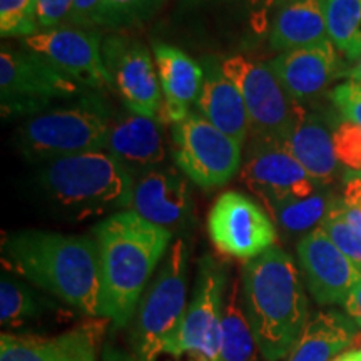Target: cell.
I'll use <instances>...</instances> for the list:
<instances>
[{"label": "cell", "mask_w": 361, "mask_h": 361, "mask_svg": "<svg viewBox=\"0 0 361 361\" xmlns=\"http://www.w3.org/2000/svg\"><path fill=\"white\" fill-rule=\"evenodd\" d=\"M101 264V318L124 326L133 318L173 233L134 211H119L94 228Z\"/></svg>", "instance_id": "obj_1"}, {"label": "cell", "mask_w": 361, "mask_h": 361, "mask_svg": "<svg viewBox=\"0 0 361 361\" xmlns=\"http://www.w3.org/2000/svg\"><path fill=\"white\" fill-rule=\"evenodd\" d=\"M4 256L11 269L40 290L80 313L101 316V264L96 239L27 229L6 239Z\"/></svg>", "instance_id": "obj_2"}, {"label": "cell", "mask_w": 361, "mask_h": 361, "mask_svg": "<svg viewBox=\"0 0 361 361\" xmlns=\"http://www.w3.org/2000/svg\"><path fill=\"white\" fill-rule=\"evenodd\" d=\"M241 298L264 361H279L310 322V305L295 261L279 246L246 261Z\"/></svg>", "instance_id": "obj_3"}, {"label": "cell", "mask_w": 361, "mask_h": 361, "mask_svg": "<svg viewBox=\"0 0 361 361\" xmlns=\"http://www.w3.org/2000/svg\"><path fill=\"white\" fill-rule=\"evenodd\" d=\"M37 184L54 207L80 221L112 209H130L135 183L111 152L94 151L45 162Z\"/></svg>", "instance_id": "obj_4"}, {"label": "cell", "mask_w": 361, "mask_h": 361, "mask_svg": "<svg viewBox=\"0 0 361 361\" xmlns=\"http://www.w3.org/2000/svg\"><path fill=\"white\" fill-rule=\"evenodd\" d=\"M111 121L102 104L80 101L71 107L45 111L19 129V149L30 162H51L84 152L104 151Z\"/></svg>", "instance_id": "obj_5"}, {"label": "cell", "mask_w": 361, "mask_h": 361, "mask_svg": "<svg viewBox=\"0 0 361 361\" xmlns=\"http://www.w3.org/2000/svg\"><path fill=\"white\" fill-rule=\"evenodd\" d=\"M189 251L184 239L171 245L139 303L133 329V350L141 361H156L164 343L179 328L188 310Z\"/></svg>", "instance_id": "obj_6"}, {"label": "cell", "mask_w": 361, "mask_h": 361, "mask_svg": "<svg viewBox=\"0 0 361 361\" xmlns=\"http://www.w3.org/2000/svg\"><path fill=\"white\" fill-rule=\"evenodd\" d=\"M221 69L245 99L251 134L256 141L284 142L306 112L279 82L269 64L231 56L221 61Z\"/></svg>", "instance_id": "obj_7"}, {"label": "cell", "mask_w": 361, "mask_h": 361, "mask_svg": "<svg viewBox=\"0 0 361 361\" xmlns=\"http://www.w3.org/2000/svg\"><path fill=\"white\" fill-rule=\"evenodd\" d=\"M241 147L197 111L171 126V154L176 166L202 189L219 188L234 178L241 169Z\"/></svg>", "instance_id": "obj_8"}, {"label": "cell", "mask_w": 361, "mask_h": 361, "mask_svg": "<svg viewBox=\"0 0 361 361\" xmlns=\"http://www.w3.org/2000/svg\"><path fill=\"white\" fill-rule=\"evenodd\" d=\"M80 85L66 78L44 57L30 51L0 52V107L2 116H37L56 99L78 96Z\"/></svg>", "instance_id": "obj_9"}, {"label": "cell", "mask_w": 361, "mask_h": 361, "mask_svg": "<svg viewBox=\"0 0 361 361\" xmlns=\"http://www.w3.org/2000/svg\"><path fill=\"white\" fill-rule=\"evenodd\" d=\"M226 274L223 266L204 256L197 266L196 286L183 322L164 343L162 353L176 358L184 355L200 356L204 361H221L219 333L223 316Z\"/></svg>", "instance_id": "obj_10"}, {"label": "cell", "mask_w": 361, "mask_h": 361, "mask_svg": "<svg viewBox=\"0 0 361 361\" xmlns=\"http://www.w3.org/2000/svg\"><path fill=\"white\" fill-rule=\"evenodd\" d=\"M207 233L216 250L229 258L251 261L276 246L273 219L246 194L226 191L207 216Z\"/></svg>", "instance_id": "obj_11"}, {"label": "cell", "mask_w": 361, "mask_h": 361, "mask_svg": "<svg viewBox=\"0 0 361 361\" xmlns=\"http://www.w3.org/2000/svg\"><path fill=\"white\" fill-rule=\"evenodd\" d=\"M102 59L111 84L133 114L157 117L162 106L159 74L146 45L111 35L102 42Z\"/></svg>", "instance_id": "obj_12"}, {"label": "cell", "mask_w": 361, "mask_h": 361, "mask_svg": "<svg viewBox=\"0 0 361 361\" xmlns=\"http://www.w3.org/2000/svg\"><path fill=\"white\" fill-rule=\"evenodd\" d=\"M27 51L44 57L59 72L92 89H102L111 84L102 59V40L97 30H87L69 24L40 30L32 37L24 39Z\"/></svg>", "instance_id": "obj_13"}, {"label": "cell", "mask_w": 361, "mask_h": 361, "mask_svg": "<svg viewBox=\"0 0 361 361\" xmlns=\"http://www.w3.org/2000/svg\"><path fill=\"white\" fill-rule=\"evenodd\" d=\"M241 183L258 196L268 209L303 200L316 192L318 184L281 142L256 141L241 168Z\"/></svg>", "instance_id": "obj_14"}, {"label": "cell", "mask_w": 361, "mask_h": 361, "mask_svg": "<svg viewBox=\"0 0 361 361\" xmlns=\"http://www.w3.org/2000/svg\"><path fill=\"white\" fill-rule=\"evenodd\" d=\"M306 286L316 303L345 305L361 281V268L329 239L322 226L313 228L296 246Z\"/></svg>", "instance_id": "obj_15"}, {"label": "cell", "mask_w": 361, "mask_h": 361, "mask_svg": "<svg viewBox=\"0 0 361 361\" xmlns=\"http://www.w3.org/2000/svg\"><path fill=\"white\" fill-rule=\"evenodd\" d=\"M268 64L296 102L318 97L340 74V61L331 40L313 47L281 52Z\"/></svg>", "instance_id": "obj_16"}, {"label": "cell", "mask_w": 361, "mask_h": 361, "mask_svg": "<svg viewBox=\"0 0 361 361\" xmlns=\"http://www.w3.org/2000/svg\"><path fill=\"white\" fill-rule=\"evenodd\" d=\"M189 207L186 176L178 168H162L149 171L135 180L129 211L171 231L186 219Z\"/></svg>", "instance_id": "obj_17"}, {"label": "cell", "mask_w": 361, "mask_h": 361, "mask_svg": "<svg viewBox=\"0 0 361 361\" xmlns=\"http://www.w3.org/2000/svg\"><path fill=\"white\" fill-rule=\"evenodd\" d=\"M102 326L87 323L59 336L11 335L0 338V361H97Z\"/></svg>", "instance_id": "obj_18"}, {"label": "cell", "mask_w": 361, "mask_h": 361, "mask_svg": "<svg viewBox=\"0 0 361 361\" xmlns=\"http://www.w3.org/2000/svg\"><path fill=\"white\" fill-rule=\"evenodd\" d=\"M154 61L162 92L157 119L173 126L191 112V104L200 96L204 71L186 52L169 44L154 45Z\"/></svg>", "instance_id": "obj_19"}, {"label": "cell", "mask_w": 361, "mask_h": 361, "mask_svg": "<svg viewBox=\"0 0 361 361\" xmlns=\"http://www.w3.org/2000/svg\"><path fill=\"white\" fill-rule=\"evenodd\" d=\"M161 121L157 117L130 114L111 123L107 152L130 174H146L168 157Z\"/></svg>", "instance_id": "obj_20"}, {"label": "cell", "mask_w": 361, "mask_h": 361, "mask_svg": "<svg viewBox=\"0 0 361 361\" xmlns=\"http://www.w3.org/2000/svg\"><path fill=\"white\" fill-rule=\"evenodd\" d=\"M196 109L221 133L245 144L251 134L250 114H247L245 99L239 92L238 85L219 66H209L204 72V79L196 101Z\"/></svg>", "instance_id": "obj_21"}, {"label": "cell", "mask_w": 361, "mask_h": 361, "mask_svg": "<svg viewBox=\"0 0 361 361\" xmlns=\"http://www.w3.org/2000/svg\"><path fill=\"white\" fill-rule=\"evenodd\" d=\"M326 40L329 37L323 0H281L271 22V47L288 52Z\"/></svg>", "instance_id": "obj_22"}, {"label": "cell", "mask_w": 361, "mask_h": 361, "mask_svg": "<svg viewBox=\"0 0 361 361\" xmlns=\"http://www.w3.org/2000/svg\"><path fill=\"white\" fill-rule=\"evenodd\" d=\"M356 323L340 311H322L306 323L286 361H333L353 345Z\"/></svg>", "instance_id": "obj_23"}, {"label": "cell", "mask_w": 361, "mask_h": 361, "mask_svg": "<svg viewBox=\"0 0 361 361\" xmlns=\"http://www.w3.org/2000/svg\"><path fill=\"white\" fill-rule=\"evenodd\" d=\"M296 157L316 184H329L338 173L335 139L319 117L305 114L286 141L281 142Z\"/></svg>", "instance_id": "obj_24"}, {"label": "cell", "mask_w": 361, "mask_h": 361, "mask_svg": "<svg viewBox=\"0 0 361 361\" xmlns=\"http://www.w3.org/2000/svg\"><path fill=\"white\" fill-rule=\"evenodd\" d=\"M221 361H263V355L256 341L245 306L241 290L236 283L228 291V298L221 316L219 333Z\"/></svg>", "instance_id": "obj_25"}, {"label": "cell", "mask_w": 361, "mask_h": 361, "mask_svg": "<svg viewBox=\"0 0 361 361\" xmlns=\"http://www.w3.org/2000/svg\"><path fill=\"white\" fill-rule=\"evenodd\" d=\"M328 37L350 61L361 56V0H323Z\"/></svg>", "instance_id": "obj_26"}, {"label": "cell", "mask_w": 361, "mask_h": 361, "mask_svg": "<svg viewBox=\"0 0 361 361\" xmlns=\"http://www.w3.org/2000/svg\"><path fill=\"white\" fill-rule=\"evenodd\" d=\"M331 204L333 202L324 194L314 192L308 197H303V200L279 204L274 209H271V214L276 218L281 228L286 229V231L301 233L313 228L316 223L322 224Z\"/></svg>", "instance_id": "obj_27"}, {"label": "cell", "mask_w": 361, "mask_h": 361, "mask_svg": "<svg viewBox=\"0 0 361 361\" xmlns=\"http://www.w3.org/2000/svg\"><path fill=\"white\" fill-rule=\"evenodd\" d=\"M40 313L34 293L24 283L2 274L0 281V319L4 326H20Z\"/></svg>", "instance_id": "obj_28"}, {"label": "cell", "mask_w": 361, "mask_h": 361, "mask_svg": "<svg viewBox=\"0 0 361 361\" xmlns=\"http://www.w3.org/2000/svg\"><path fill=\"white\" fill-rule=\"evenodd\" d=\"M162 0H102L99 29L121 30L142 24L161 7Z\"/></svg>", "instance_id": "obj_29"}, {"label": "cell", "mask_w": 361, "mask_h": 361, "mask_svg": "<svg viewBox=\"0 0 361 361\" xmlns=\"http://www.w3.org/2000/svg\"><path fill=\"white\" fill-rule=\"evenodd\" d=\"M319 226L329 239L361 268V231L346 216L345 202H333Z\"/></svg>", "instance_id": "obj_30"}, {"label": "cell", "mask_w": 361, "mask_h": 361, "mask_svg": "<svg viewBox=\"0 0 361 361\" xmlns=\"http://www.w3.org/2000/svg\"><path fill=\"white\" fill-rule=\"evenodd\" d=\"M39 32L37 0H0L2 37L29 39Z\"/></svg>", "instance_id": "obj_31"}, {"label": "cell", "mask_w": 361, "mask_h": 361, "mask_svg": "<svg viewBox=\"0 0 361 361\" xmlns=\"http://www.w3.org/2000/svg\"><path fill=\"white\" fill-rule=\"evenodd\" d=\"M331 101L346 121L361 129V84L348 80L331 90Z\"/></svg>", "instance_id": "obj_32"}, {"label": "cell", "mask_w": 361, "mask_h": 361, "mask_svg": "<svg viewBox=\"0 0 361 361\" xmlns=\"http://www.w3.org/2000/svg\"><path fill=\"white\" fill-rule=\"evenodd\" d=\"M74 0H37V19L40 30L64 25L69 19Z\"/></svg>", "instance_id": "obj_33"}, {"label": "cell", "mask_w": 361, "mask_h": 361, "mask_svg": "<svg viewBox=\"0 0 361 361\" xmlns=\"http://www.w3.org/2000/svg\"><path fill=\"white\" fill-rule=\"evenodd\" d=\"M101 7L102 0H74L67 24L80 27V29L97 30Z\"/></svg>", "instance_id": "obj_34"}, {"label": "cell", "mask_w": 361, "mask_h": 361, "mask_svg": "<svg viewBox=\"0 0 361 361\" xmlns=\"http://www.w3.org/2000/svg\"><path fill=\"white\" fill-rule=\"evenodd\" d=\"M345 310L356 323V326L361 329V281L356 284L355 290L350 293L348 300L345 301Z\"/></svg>", "instance_id": "obj_35"}, {"label": "cell", "mask_w": 361, "mask_h": 361, "mask_svg": "<svg viewBox=\"0 0 361 361\" xmlns=\"http://www.w3.org/2000/svg\"><path fill=\"white\" fill-rule=\"evenodd\" d=\"M101 361H141V360H139L135 355H129L123 350L107 345V346H104V350H102Z\"/></svg>", "instance_id": "obj_36"}, {"label": "cell", "mask_w": 361, "mask_h": 361, "mask_svg": "<svg viewBox=\"0 0 361 361\" xmlns=\"http://www.w3.org/2000/svg\"><path fill=\"white\" fill-rule=\"evenodd\" d=\"M346 78H350V80H355V82L361 84V56L355 61V66L346 72Z\"/></svg>", "instance_id": "obj_37"}, {"label": "cell", "mask_w": 361, "mask_h": 361, "mask_svg": "<svg viewBox=\"0 0 361 361\" xmlns=\"http://www.w3.org/2000/svg\"><path fill=\"white\" fill-rule=\"evenodd\" d=\"M333 361H361V350L360 351H348V353H343Z\"/></svg>", "instance_id": "obj_38"}, {"label": "cell", "mask_w": 361, "mask_h": 361, "mask_svg": "<svg viewBox=\"0 0 361 361\" xmlns=\"http://www.w3.org/2000/svg\"><path fill=\"white\" fill-rule=\"evenodd\" d=\"M245 2L251 4V6H261V7H268L269 4H273L274 0H245Z\"/></svg>", "instance_id": "obj_39"}]
</instances>
